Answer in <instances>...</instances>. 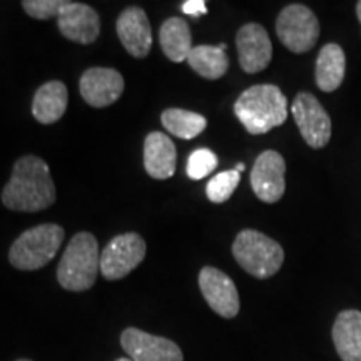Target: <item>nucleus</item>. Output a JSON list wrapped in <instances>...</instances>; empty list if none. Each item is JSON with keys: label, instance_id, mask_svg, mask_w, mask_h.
<instances>
[{"label": "nucleus", "instance_id": "c85d7f7f", "mask_svg": "<svg viewBox=\"0 0 361 361\" xmlns=\"http://www.w3.org/2000/svg\"><path fill=\"white\" fill-rule=\"evenodd\" d=\"M116 361H133V360H129V358H119V360H116Z\"/></svg>", "mask_w": 361, "mask_h": 361}, {"label": "nucleus", "instance_id": "9d476101", "mask_svg": "<svg viewBox=\"0 0 361 361\" xmlns=\"http://www.w3.org/2000/svg\"><path fill=\"white\" fill-rule=\"evenodd\" d=\"M121 345L133 361H184L183 351L168 338L149 335L137 328H126Z\"/></svg>", "mask_w": 361, "mask_h": 361}, {"label": "nucleus", "instance_id": "bb28decb", "mask_svg": "<svg viewBox=\"0 0 361 361\" xmlns=\"http://www.w3.org/2000/svg\"><path fill=\"white\" fill-rule=\"evenodd\" d=\"M356 17H358L360 24H361V0L358 4H356Z\"/></svg>", "mask_w": 361, "mask_h": 361}, {"label": "nucleus", "instance_id": "cd10ccee", "mask_svg": "<svg viewBox=\"0 0 361 361\" xmlns=\"http://www.w3.org/2000/svg\"><path fill=\"white\" fill-rule=\"evenodd\" d=\"M236 171H238V173H243V171H245V164H243V162H241V164H238Z\"/></svg>", "mask_w": 361, "mask_h": 361}, {"label": "nucleus", "instance_id": "aec40b11", "mask_svg": "<svg viewBox=\"0 0 361 361\" xmlns=\"http://www.w3.org/2000/svg\"><path fill=\"white\" fill-rule=\"evenodd\" d=\"M159 42L164 56L178 64L188 61L192 51V35L189 24L179 17H171L164 20L159 29Z\"/></svg>", "mask_w": 361, "mask_h": 361}, {"label": "nucleus", "instance_id": "20e7f679", "mask_svg": "<svg viewBox=\"0 0 361 361\" xmlns=\"http://www.w3.org/2000/svg\"><path fill=\"white\" fill-rule=\"evenodd\" d=\"M64 241V229L59 224L45 223L34 226L13 241L8 251V261L20 271L44 268L56 258Z\"/></svg>", "mask_w": 361, "mask_h": 361}, {"label": "nucleus", "instance_id": "9b49d317", "mask_svg": "<svg viewBox=\"0 0 361 361\" xmlns=\"http://www.w3.org/2000/svg\"><path fill=\"white\" fill-rule=\"evenodd\" d=\"M200 288L209 308L221 318L231 319L239 313V293L228 274L213 266H204L200 273Z\"/></svg>", "mask_w": 361, "mask_h": 361}, {"label": "nucleus", "instance_id": "393cba45", "mask_svg": "<svg viewBox=\"0 0 361 361\" xmlns=\"http://www.w3.org/2000/svg\"><path fill=\"white\" fill-rule=\"evenodd\" d=\"M69 6V0H24L22 7L27 16L37 20L59 19L64 8Z\"/></svg>", "mask_w": 361, "mask_h": 361}, {"label": "nucleus", "instance_id": "7ed1b4c3", "mask_svg": "<svg viewBox=\"0 0 361 361\" xmlns=\"http://www.w3.org/2000/svg\"><path fill=\"white\" fill-rule=\"evenodd\" d=\"M101 273V252L94 234L78 233L62 252L57 266V281L67 291H87Z\"/></svg>", "mask_w": 361, "mask_h": 361}, {"label": "nucleus", "instance_id": "f8f14e48", "mask_svg": "<svg viewBox=\"0 0 361 361\" xmlns=\"http://www.w3.org/2000/svg\"><path fill=\"white\" fill-rule=\"evenodd\" d=\"M239 66L246 74H258L273 59V44L261 24H245L236 34Z\"/></svg>", "mask_w": 361, "mask_h": 361}, {"label": "nucleus", "instance_id": "f3484780", "mask_svg": "<svg viewBox=\"0 0 361 361\" xmlns=\"http://www.w3.org/2000/svg\"><path fill=\"white\" fill-rule=\"evenodd\" d=\"M331 338L341 361H361V311H341L333 323Z\"/></svg>", "mask_w": 361, "mask_h": 361}, {"label": "nucleus", "instance_id": "5701e85b", "mask_svg": "<svg viewBox=\"0 0 361 361\" xmlns=\"http://www.w3.org/2000/svg\"><path fill=\"white\" fill-rule=\"evenodd\" d=\"M239 180H241V173H238L236 169L223 171V173L216 174L206 186L207 200L214 204H223L236 191Z\"/></svg>", "mask_w": 361, "mask_h": 361}, {"label": "nucleus", "instance_id": "1a4fd4ad", "mask_svg": "<svg viewBox=\"0 0 361 361\" xmlns=\"http://www.w3.org/2000/svg\"><path fill=\"white\" fill-rule=\"evenodd\" d=\"M286 161L276 151H264L256 157L251 171V188L256 197L268 204H274L286 191Z\"/></svg>", "mask_w": 361, "mask_h": 361}, {"label": "nucleus", "instance_id": "423d86ee", "mask_svg": "<svg viewBox=\"0 0 361 361\" xmlns=\"http://www.w3.org/2000/svg\"><path fill=\"white\" fill-rule=\"evenodd\" d=\"M319 20L316 13L303 4H291L279 12L276 35L288 51L310 52L319 39Z\"/></svg>", "mask_w": 361, "mask_h": 361}, {"label": "nucleus", "instance_id": "ddd939ff", "mask_svg": "<svg viewBox=\"0 0 361 361\" xmlns=\"http://www.w3.org/2000/svg\"><path fill=\"white\" fill-rule=\"evenodd\" d=\"M79 90L89 106L101 109L119 101L124 92V78L109 67H90L80 75Z\"/></svg>", "mask_w": 361, "mask_h": 361}, {"label": "nucleus", "instance_id": "f257e3e1", "mask_svg": "<svg viewBox=\"0 0 361 361\" xmlns=\"http://www.w3.org/2000/svg\"><path fill=\"white\" fill-rule=\"evenodd\" d=\"M7 209L37 213L56 202V186L47 162L37 156H24L13 164L12 176L2 191Z\"/></svg>", "mask_w": 361, "mask_h": 361}, {"label": "nucleus", "instance_id": "4468645a", "mask_svg": "<svg viewBox=\"0 0 361 361\" xmlns=\"http://www.w3.org/2000/svg\"><path fill=\"white\" fill-rule=\"evenodd\" d=\"M116 30L121 44L130 56L144 59L152 47V30L146 12L141 7H129L117 17Z\"/></svg>", "mask_w": 361, "mask_h": 361}, {"label": "nucleus", "instance_id": "2eb2a0df", "mask_svg": "<svg viewBox=\"0 0 361 361\" xmlns=\"http://www.w3.org/2000/svg\"><path fill=\"white\" fill-rule=\"evenodd\" d=\"M57 27L66 39L87 45L96 42L101 34V19L92 7L80 2H69L57 19Z\"/></svg>", "mask_w": 361, "mask_h": 361}, {"label": "nucleus", "instance_id": "4be33fe9", "mask_svg": "<svg viewBox=\"0 0 361 361\" xmlns=\"http://www.w3.org/2000/svg\"><path fill=\"white\" fill-rule=\"evenodd\" d=\"M161 123L174 137L189 141V139L197 137L206 129L207 119L204 116L197 114V112L171 107V109H166L161 114Z\"/></svg>", "mask_w": 361, "mask_h": 361}, {"label": "nucleus", "instance_id": "dca6fc26", "mask_svg": "<svg viewBox=\"0 0 361 361\" xmlns=\"http://www.w3.org/2000/svg\"><path fill=\"white\" fill-rule=\"evenodd\" d=\"M176 161H178V152H176V146L169 135L159 133V130L146 135L144 168L151 178L159 180L173 178L176 173Z\"/></svg>", "mask_w": 361, "mask_h": 361}, {"label": "nucleus", "instance_id": "412c9836", "mask_svg": "<svg viewBox=\"0 0 361 361\" xmlns=\"http://www.w3.org/2000/svg\"><path fill=\"white\" fill-rule=\"evenodd\" d=\"M186 62L196 74L209 80L221 79L229 69V59L221 45H196Z\"/></svg>", "mask_w": 361, "mask_h": 361}, {"label": "nucleus", "instance_id": "6ab92c4d", "mask_svg": "<svg viewBox=\"0 0 361 361\" xmlns=\"http://www.w3.org/2000/svg\"><path fill=\"white\" fill-rule=\"evenodd\" d=\"M346 72V56L341 45L324 44L314 66V80L323 92H335L343 84Z\"/></svg>", "mask_w": 361, "mask_h": 361}, {"label": "nucleus", "instance_id": "c756f323", "mask_svg": "<svg viewBox=\"0 0 361 361\" xmlns=\"http://www.w3.org/2000/svg\"><path fill=\"white\" fill-rule=\"evenodd\" d=\"M17 361H30V360H25V358H22V360H17Z\"/></svg>", "mask_w": 361, "mask_h": 361}, {"label": "nucleus", "instance_id": "6e6552de", "mask_svg": "<svg viewBox=\"0 0 361 361\" xmlns=\"http://www.w3.org/2000/svg\"><path fill=\"white\" fill-rule=\"evenodd\" d=\"M301 137L313 149H323L331 139V117L311 92H300L291 106Z\"/></svg>", "mask_w": 361, "mask_h": 361}, {"label": "nucleus", "instance_id": "b1692460", "mask_svg": "<svg viewBox=\"0 0 361 361\" xmlns=\"http://www.w3.org/2000/svg\"><path fill=\"white\" fill-rule=\"evenodd\" d=\"M216 168H218V156L211 149L201 147L196 149L189 156L186 173L189 179L200 180L204 179L206 176H209Z\"/></svg>", "mask_w": 361, "mask_h": 361}, {"label": "nucleus", "instance_id": "f03ea898", "mask_svg": "<svg viewBox=\"0 0 361 361\" xmlns=\"http://www.w3.org/2000/svg\"><path fill=\"white\" fill-rule=\"evenodd\" d=\"M234 114L250 134H266L286 123L288 99L278 85H252L234 102Z\"/></svg>", "mask_w": 361, "mask_h": 361}, {"label": "nucleus", "instance_id": "0eeeda50", "mask_svg": "<svg viewBox=\"0 0 361 361\" xmlns=\"http://www.w3.org/2000/svg\"><path fill=\"white\" fill-rule=\"evenodd\" d=\"M146 258V241L137 233L116 236L102 250L101 273L109 281L128 276Z\"/></svg>", "mask_w": 361, "mask_h": 361}, {"label": "nucleus", "instance_id": "a211bd4d", "mask_svg": "<svg viewBox=\"0 0 361 361\" xmlns=\"http://www.w3.org/2000/svg\"><path fill=\"white\" fill-rule=\"evenodd\" d=\"M67 102H69V94L66 84L61 80H49L35 92L32 116L40 124H54L66 114Z\"/></svg>", "mask_w": 361, "mask_h": 361}, {"label": "nucleus", "instance_id": "39448f33", "mask_svg": "<svg viewBox=\"0 0 361 361\" xmlns=\"http://www.w3.org/2000/svg\"><path fill=\"white\" fill-rule=\"evenodd\" d=\"M233 256L247 274L258 279L274 276L284 263L281 245L255 229L238 234L233 243Z\"/></svg>", "mask_w": 361, "mask_h": 361}, {"label": "nucleus", "instance_id": "a878e982", "mask_svg": "<svg viewBox=\"0 0 361 361\" xmlns=\"http://www.w3.org/2000/svg\"><path fill=\"white\" fill-rule=\"evenodd\" d=\"M180 11L189 17L200 19L201 16L207 13V7L204 0H186V2H183V6H180Z\"/></svg>", "mask_w": 361, "mask_h": 361}]
</instances>
